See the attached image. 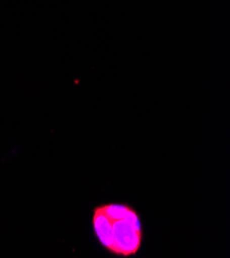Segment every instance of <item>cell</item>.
<instances>
[{"instance_id": "6da1fadb", "label": "cell", "mask_w": 230, "mask_h": 258, "mask_svg": "<svg viewBox=\"0 0 230 258\" xmlns=\"http://www.w3.org/2000/svg\"><path fill=\"white\" fill-rule=\"evenodd\" d=\"M93 229L99 245L118 257L139 254L143 243V223L128 204L108 203L93 210Z\"/></svg>"}]
</instances>
